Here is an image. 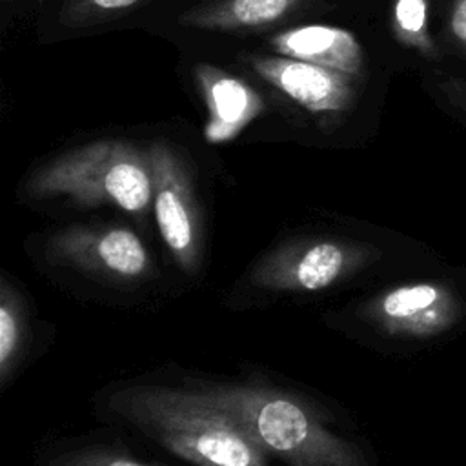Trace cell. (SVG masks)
Segmentation results:
<instances>
[{
  "label": "cell",
  "instance_id": "6da1fadb",
  "mask_svg": "<svg viewBox=\"0 0 466 466\" xmlns=\"http://www.w3.org/2000/svg\"><path fill=\"white\" fill-rule=\"evenodd\" d=\"M280 466H377L375 453L335 400L277 371L244 362L235 375L186 370Z\"/></svg>",
  "mask_w": 466,
  "mask_h": 466
},
{
  "label": "cell",
  "instance_id": "7a4b0ae2",
  "mask_svg": "<svg viewBox=\"0 0 466 466\" xmlns=\"http://www.w3.org/2000/svg\"><path fill=\"white\" fill-rule=\"evenodd\" d=\"M91 410L98 422L144 439L191 466H271L235 415L173 364L100 386Z\"/></svg>",
  "mask_w": 466,
  "mask_h": 466
},
{
  "label": "cell",
  "instance_id": "3957f363",
  "mask_svg": "<svg viewBox=\"0 0 466 466\" xmlns=\"http://www.w3.org/2000/svg\"><path fill=\"white\" fill-rule=\"evenodd\" d=\"M22 246L38 275L84 302L138 308L162 299L173 284L129 222H69L27 233Z\"/></svg>",
  "mask_w": 466,
  "mask_h": 466
},
{
  "label": "cell",
  "instance_id": "277c9868",
  "mask_svg": "<svg viewBox=\"0 0 466 466\" xmlns=\"http://www.w3.org/2000/svg\"><path fill=\"white\" fill-rule=\"evenodd\" d=\"M388 249L373 237L339 226L279 233L231 280L222 306L233 313L308 304L350 291L373 275Z\"/></svg>",
  "mask_w": 466,
  "mask_h": 466
},
{
  "label": "cell",
  "instance_id": "5b68a950",
  "mask_svg": "<svg viewBox=\"0 0 466 466\" xmlns=\"http://www.w3.org/2000/svg\"><path fill=\"white\" fill-rule=\"evenodd\" d=\"M22 193L29 202L62 200L76 209L111 206L144 233L147 215H153L147 147L107 138L67 149L35 167L22 182Z\"/></svg>",
  "mask_w": 466,
  "mask_h": 466
},
{
  "label": "cell",
  "instance_id": "8992f818",
  "mask_svg": "<svg viewBox=\"0 0 466 466\" xmlns=\"http://www.w3.org/2000/svg\"><path fill=\"white\" fill-rule=\"evenodd\" d=\"M464 300L446 280H411L351 297L320 311L324 326L368 348L428 342L464 319Z\"/></svg>",
  "mask_w": 466,
  "mask_h": 466
},
{
  "label": "cell",
  "instance_id": "52a82bcc",
  "mask_svg": "<svg viewBox=\"0 0 466 466\" xmlns=\"http://www.w3.org/2000/svg\"><path fill=\"white\" fill-rule=\"evenodd\" d=\"M153 218L166 260L184 286L198 284L209 262L208 215L187 160L167 142L147 146Z\"/></svg>",
  "mask_w": 466,
  "mask_h": 466
},
{
  "label": "cell",
  "instance_id": "ba28073f",
  "mask_svg": "<svg viewBox=\"0 0 466 466\" xmlns=\"http://www.w3.org/2000/svg\"><path fill=\"white\" fill-rule=\"evenodd\" d=\"M55 324L40 317L25 284L0 271V393H5L55 339Z\"/></svg>",
  "mask_w": 466,
  "mask_h": 466
},
{
  "label": "cell",
  "instance_id": "9c48e42d",
  "mask_svg": "<svg viewBox=\"0 0 466 466\" xmlns=\"http://www.w3.org/2000/svg\"><path fill=\"white\" fill-rule=\"evenodd\" d=\"M253 71L311 113L350 109L355 89L350 75L289 56H249Z\"/></svg>",
  "mask_w": 466,
  "mask_h": 466
},
{
  "label": "cell",
  "instance_id": "30bf717a",
  "mask_svg": "<svg viewBox=\"0 0 466 466\" xmlns=\"http://www.w3.org/2000/svg\"><path fill=\"white\" fill-rule=\"evenodd\" d=\"M193 73L209 113L204 126L209 144L237 138L264 111L262 96L242 78L204 62Z\"/></svg>",
  "mask_w": 466,
  "mask_h": 466
},
{
  "label": "cell",
  "instance_id": "8fae6325",
  "mask_svg": "<svg viewBox=\"0 0 466 466\" xmlns=\"http://www.w3.org/2000/svg\"><path fill=\"white\" fill-rule=\"evenodd\" d=\"M127 431L107 426L76 435H56L33 450L35 466H166L137 451Z\"/></svg>",
  "mask_w": 466,
  "mask_h": 466
},
{
  "label": "cell",
  "instance_id": "7c38bea8",
  "mask_svg": "<svg viewBox=\"0 0 466 466\" xmlns=\"http://www.w3.org/2000/svg\"><path fill=\"white\" fill-rule=\"evenodd\" d=\"M271 47L282 56L313 62L346 75H359L364 62L360 44L350 31L322 24L282 31L271 38Z\"/></svg>",
  "mask_w": 466,
  "mask_h": 466
},
{
  "label": "cell",
  "instance_id": "4fadbf2b",
  "mask_svg": "<svg viewBox=\"0 0 466 466\" xmlns=\"http://www.w3.org/2000/svg\"><path fill=\"white\" fill-rule=\"evenodd\" d=\"M304 0H217L180 16L184 25L209 31L257 29L282 20Z\"/></svg>",
  "mask_w": 466,
  "mask_h": 466
},
{
  "label": "cell",
  "instance_id": "5bb4252c",
  "mask_svg": "<svg viewBox=\"0 0 466 466\" xmlns=\"http://www.w3.org/2000/svg\"><path fill=\"white\" fill-rule=\"evenodd\" d=\"M144 0H67L60 13L66 27H84L120 16Z\"/></svg>",
  "mask_w": 466,
  "mask_h": 466
},
{
  "label": "cell",
  "instance_id": "9a60e30c",
  "mask_svg": "<svg viewBox=\"0 0 466 466\" xmlns=\"http://www.w3.org/2000/svg\"><path fill=\"white\" fill-rule=\"evenodd\" d=\"M395 24L402 35L417 38L426 24V0H397Z\"/></svg>",
  "mask_w": 466,
  "mask_h": 466
},
{
  "label": "cell",
  "instance_id": "2e32d148",
  "mask_svg": "<svg viewBox=\"0 0 466 466\" xmlns=\"http://www.w3.org/2000/svg\"><path fill=\"white\" fill-rule=\"evenodd\" d=\"M451 27H453V33L457 35V38L466 42V0L457 2L455 9H453V16H451Z\"/></svg>",
  "mask_w": 466,
  "mask_h": 466
}]
</instances>
